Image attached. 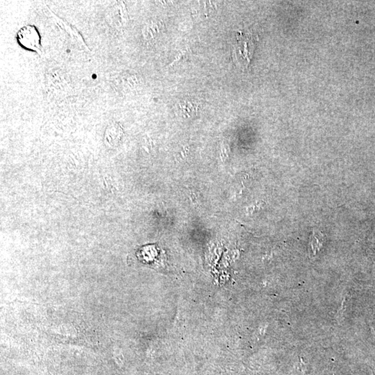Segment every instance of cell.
Masks as SVG:
<instances>
[{
	"label": "cell",
	"mask_w": 375,
	"mask_h": 375,
	"mask_svg": "<svg viewBox=\"0 0 375 375\" xmlns=\"http://www.w3.org/2000/svg\"><path fill=\"white\" fill-rule=\"evenodd\" d=\"M255 38L251 33H243L237 36L234 49V58L239 67L247 68L250 63L254 51H255Z\"/></svg>",
	"instance_id": "cell-1"
},
{
	"label": "cell",
	"mask_w": 375,
	"mask_h": 375,
	"mask_svg": "<svg viewBox=\"0 0 375 375\" xmlns=\"http://www.w3.org/2000/svg\"><path fill=\"white\" fill-rule=\"evenodd\" d=\"M17 40L19 45L28 50L35 51L42 54L40 33L35 26L26 25L23 26L17 33Z\"/></svg>",
	"instance_id": "cell-2"
},
{
	"label": "cell",
	"mask_w": 375,
	"mask_h": 375,
	"mask_svg": "<svg viewBox=\"0 0 375 375\" xmlns=\"http://www.w3.org/2000/svg\"><path fill=\"white\" fill-rule=\"evenodd\" d=\"M164 30V24L161 22H152L145 26L143 30V35L147 40H152L159 35Z\"/></svg>",
	"instance_id": "cell-3"
},
{
	"label": "cell",
	"mask_w": 375,
	"mask_h": 375,
	"mask_svg": "<svg viewBox=\"0 0 375 375\" xmlns=\"http://www.w3.org/2000/svg\"><path fill=\"white\" fill-rule=\"evenodd\" d=\"M321 236L320 235V236ZM320 236H318V232H314V236H313L312 241L310 242L311 249H312V251L314 255H316L317 252L319 251L323 247V238H322V236L319 238Z\"/></svg>",
	"instance_id": "cell-4"
},
{
	"label": "cell",
	"mask_w": 375,
	"mask_h": 375,
	"mask_svg": "<svg viewBox=\"0 0 375 375\" xmlns=\"http://www.w3.org/2000/svg\"><path fill=\"white\" fill-rule=\"evenodd\" d=\"M186 53H187V50L186 51H181V52H179L178 54H177V56H176L175 60H174L173 62L171 64H170V66H171V65H174L176 63V62L178 61V60H181V58L184 57L185 55L186 54Z\"/></svg>",
	"instance_id": "cell-5"
}]
</instances>
